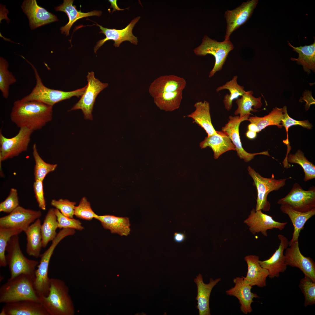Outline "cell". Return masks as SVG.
Segmentation results:
<instances>
[{"instance_id": "4fadbf2b", "label": "cell", "mask_w": 315, "mask_h": 315, "mask_svg": "<svg viewBox=\"0 0 315 315\" xmlns=\"http://www.w3.org/2000/svg\"><path fill=\"white\" fill-rule=\"evenodd\" d=\"M41 216L40 210L26 209L19 206L8 215L0 218V228L20 229L24 232Z\"/></svg>"}, {"instance_id": "f35d334b", "label": "cell", "mask_w": 315, "mask_h": 315, "mask_svg": "<svg viewBox=\"0 0 315 315\" xmlns=\"http://www.w3.org/2000/svg\"><path fill=\"white\" fill-rule=\"evenodd\" d=\"M8 64L3 57L0 58V90L5 98H8L10 86L15 83L16 79L8 69Z\"/></svg>"}, {"instance_id": "bcb514c9", "label": "cell", "mask_w": 315, "mask_h": 315, "mask_svg": "<svg viewBox=\"0 0 315 315\" xmlns=\"http://www.w3.org/2000/svg\"><path fill=\"white\" fill-rule=\"evenodd\" d=\"M19 206L17 190L12 188L7 197L0 203V211L9 214Z\"/></svg>"}, {"instance_id": "f546056e", "label": "cell", "mask_w": 315, "mask_h": 315, "mask_svg": "<svg viewBox=\"0 0 315 315\" xmlns=\"http://www.w3.org/2000/svg\"><path fill=\"white\" fill-rule=\"evenodd\" d=\"M101 222L105 229L109 230L111 233L120 236H127L131 231L129 218L110 215H98L95 218Z\"/></svg>"}, {"instance_id": "7bdbcfd3", "label": "cell", "mask_w": 315, "mask_h": 315, "mask_svg": "<svg viewBox=\"0 0 315 315\" xmlns=\"http://www.w3.org/2000/svg\"><path fill=\"white\" fill-rule=\"evenodd\" d=\"M74 215L79 218L87 220L95 219L98 216L93 211L90 203L85 197L82 198L78 205L75 206Z\"/></svg>"}, {"instance_id": "44dd1931", "label": "cell", "mask_w": 315, "mask_h": 315, "mask_svg": "<svg viewBox=\"0 0 315 315\" xmlns=\"http://www.w3.org/2000/svg\"><path fill=\"white\" fill-rule=\"evenodd\" d=\"M0 315H49L39 302L24 300L5 304Z\"/></svg>"}, {"instance_id": "4316f807", "label": "cell", "mask_w": 315, "mask_h": 315, "mask_svg": "<svg viewBox=\"0 0 315 315\" xmlns=\"http://www.w3.org/2000/svg\"><path fill=\"white\" fill-rule=\"evenodd\" d=\"M195 110L187 116L192 118L193 122L201 127L206 131L209 136L218 134V131H216L212 124L210 112L209 103L205 101L196 102L194 106Z\"/></svg>"}, {"instance_id": "52a82bcc", "label": "cell", "mask_w": 315, "mask_h": 315, "mask_svg": "<svg viewBox=\"0 0 315 315\" xmlns=\"http://www.w3.org/2000/svg\"><path fill=\"white\" fill-rule=\"evenodd\" d=\"M247 170L248 174L253 179L257 192L255 210L269 211L271 205L267 200L268 194L272 191L278 190L283 187L286 184V181L291 178V177L276 179L274 178L273 174L271 178H266L262 176L249 166H248Z\"/></svg>"}, {"instance_id": "ffe728a7", "label": "cell", "mask_w": 315, "mask_h": 315, "mask_svg": "<svg viewBox=\"0 0 315 315\" xmlns=\"http://www.w3.org/2000/svg\"><path fill=\"white\" fill-rule=\"evenodd\" d=\"M233 281L235 286L226 291V294L237 298L240 304L242 312L247 314L252 311L251 304L254 301L253 298H259L258 295L251 292L252 286L245 283L243 277H237Z\"/></svg>"}, {"instance_id": "7c38bea8", "label": "cell", "mask_w": 315, "mask_h": 315, "mask_svg": "<svg viewBox=\"0 0 315 315\" xmlns=\"http://www.w3.org/2000/svg\"><path fill=\"white\" fill-rule=\"evenodd\" d=\"M258 3V0H248L232 10L225 11L227 26L224 41L229 40L232 33L249 20Z\"/></svg>"}, {"instance_id": "484cf974", "label": "cell", "mask_w": 315, "mask_h": 315, "mask_svg": "<svg viewBox=\"0 0 315 315\" xmlns=\"http://www.w3.org/2000/svg\"><path fill=\"white\" fill-rule=\"evenodd\" d=\"M201 148L209 147L214 152V158L218 159L224 153L229 150H236L235 146L227 134L223 131H218V134L205 137L200 144Z\"/></svg>"}, {"instance_id": "ac0fdd59", "label": "cell", "mask_w": 315, "mask_h": 315, "mask_svg": "<svg viewBox=\"0 0 315 315\" xmlns=\"http://www.w3.org/2000/svg\"><path fill=\"white\" fill-rule=\"evenodd\" d=\"M278 237L280 243L273 255L268 259L259 261L261 266L268 271V276L271 279L279 277L280 273L284 272L287 266L284 251L288 247L289 242L287 238L282 234L278 235Z\"/></svg>"}, {"instance_id": "7a4b0ae2", "label": "cell", "mask_w": 315, "mask_h": 315, "mask_svg": "<svg viewBox=\"0 0 315 315\" xmlns=\"http://www.w3.org/2000/svg\"><path fill=\"white\" fill-rule=\"evenodd\" d=\"M40 302L49 315H74V304L68 288L63 281L50 278L49 291L46 296L39 297Z\"/></svg>"}, {"instance_id": "e575fe53", "label": "cell", "mask_w": 315, "mask_h": 315, "mask_svg": "<svg viewBox=\"0 0 315 315\" xmlns=\"http://www.w3.org/2000/svg\"><path fill=\"white\" fill-rule=\"evenodd\" d=\"M283 108L276 107L267 115L263 117H250L248 121L257 126L258 132L267 126L275 125L281 128L283 126L280 124L283 118Z\"/></svg>"}, {"instance_id": "cb8c5ba5", "label": "cell", "mask_w": 315, "mask_h": 315, "mask_svg": "<svg viewBox=\"0 0 315 315\" xmlns=\"http://www.w3.org/2000/svg\"><path fill=\"white\" fill-rule=\"evenodd\" d=\"M221 280L220 278L214 280L210 279L209 283H204L202 276L199 274L194 280L197 287V295L196 299L197 301V308L198 309L199 315H210L209 306V298L211 290Z\"/></svg>"}, {"instance_id": "816d5d0a", "label": "cell", "mask_w": 315, "mask_h": 315, "mask_svg": "<svg viewBox=\"0 0 315 315\" xmlns=\"http://www.w3.org/2000/svg\"><path fill=\"white\" fill-rule=\"evenodd\" d=\"M256 132L248 130L246 133V135L249 139H253L256 137Z\"/></svg>"}, {"instance_id": "5b68a950", "label": "cell", "mask_w": 315, "mask_h": 315, "mask_svg": "<svg viewBox=\"0 0 315 315\" xmlns=\"http://www.w3.org/2000/svg\"><path fill=\"white\" fill-rule=\"evenodd\" d=\"M26 60L30 64L34 70L36 83L32 92L22 99V100L37 101L53 106L57 103L72 97H79L84 93L87 85L81 88L68 92L54 90L46 87L43 84L36 68Z\"/></svg>"}, {"instance_id": "9a60e30c", "label": "cell", "mask_w": 315, "mask_h": 315, "mask_svg": "<svg viewBox=\"0 0 315 315\" xmlns=\"http://www.w3.org/2000/svg\"><path fill=\"white\" fill-rule=\"evenodd\" d=\"M262 211H256L253 208L248 217L244 221L253 235L260 232L264 236L267 237V230L275 228L281 230L288 223L287 222L276 221L272 217L263 213Z\"/></svg>"}, {"instance_id": "8992f818", "label": "cell", "mask_w": 315, "mask_h": 315, "mask_svg": "<svg viewBox=\"0 0 315 315\" xmlns=\"http://www.w3.org/2000/svg\"><path fill=\"white\" fill-rule=\"evenodd\" d=\"M18 235L13 236L6 248V259L10 274L13 278L22 274L35 276L36 267L39 262L29 259L23 254L20 248Z\"/></svg>"}, {"instance_id": "8fae6325", "label": "cell", "mask_w": 315, "mask_h": 315, "mask_svg": "<svg viewBox=\"0 0 315 315\" xmlns=\"http://www.w3.org/2000/svg\"><path fill=\"white\" fill-rule=\"evenodd\" d=\"M87 78L88 83L84 93L79 101L69 111L81 109L85 119L92 120V112L96 98L98 94L108 85L96 78L94 72L92 71L88 72Z\"/></svg>"}, {"instance_id": "ba28073f", "label": "cell", "mask_w": 315, "mask_h": 315, "mask_svg": "<svg viewBox=\"0 0 315 315\" xmlns=\"http://www.w3.org/2000/svg\"><path fill=\"white\" fill-rule=\"evenodd\" d=\"M234 48V45L230 40L219 42L206 35L204 36L202 43L194 49V52L198 56L211 54L214 56V65L209 76V77L211 78L217 71L222 69L229 53Z\"/></svg>"}, {"instance_id": "e0dca14e", "label": "cell", "mask_w": 315, "mask_h": 315, "mask_svg": "<svg viewBox=\"0 0 315 315\" xmlns=\"http://www.w3.org/2000/svg\"><path fill=\"white\" fill-rule=\"evenodd\" d=\"M140 18V16L134 18L125 28L120 30L104 28L97 24L101 30L99 33L104 34L106 37L97 43L94 48V52L96 53L97 50L106 41L109 40L114 41L113 45L116 47H119L122 42L125 41H129L131 43L136 45L138 42L137 38L133 35L132 30Z\"/></svg>"}, {"instance_id": "f1b7e54d", "label": "cell", "mask_w": 315, "mask_h": 315, "mask_svg": "<svg viewBox=\"0 0 315 315\" xmlns=\"http://www.w3.org/2000/svg\"><path fill=\"white\" fill-rule=\"evenodd\" d=\"M41 225L40 219H38L24 232L27 237L26 253L29 256L36 258L39 257L43 247Z\"/></svg>"}, {"instance_id": "ab89813d", "label": "cell", "mask_w": 315, "mask_h": 315, "mask_svg": "<svg viewBox=\"0 0 315 315\" xmlns=\"http://www.w3.org/2000/svg\"><path fill=\"white\" fill-rule=\"evenodd\" d=\"M23 231L20 229L0 228V266L6 267V250L8 242L13 236L19 235Z\"/></svg>"}, {"instance_id": "60d3db41", "label": "cell", "mask_w": 315, "mask_h": 315, "mask_svg": "<svg viewBox=\"0 0 315 315\" xmlns=\"http://www.w3.org/2000/svg\"><path fill=\"white\" fill-rule=\"evenodd\" d=\"M299 287L303 293L305 307L315 304V282L304 276L300 281Z\"/></svg>"}, {"instance_id": "8d00e7d4", "label": "cell", "mask_w": 315, "mask_h": 315, "mask_svg": "<svg viewBox=\"0 0 315 315\" xmlns=\"http://www.w3.org/2000/svg\"><path fill=\"white\" fill-rule=\"evenodd\" d=\"M287 160L288 163L297 164L302 167L304 172V181L315 178V165L307 160L303 152L300 149L297 150L295 154L288 155Z\"/></svg>"}, {"instance_id": "ee69618b", "label": "cell", "mask_w": 315, "mask_h": 315, "mask_svg": "<svg viewBox=\"0 0 315 315\" xmlns=\"http://www.w3.org/2000/svg\"><path fill=\"white\" fill-rule=\"evenodd\" d=\"M59 229L70 228L79 230L84 229L81 222L78 220L67 217L63 215L57 209H55Z\"/></svg>"}, {"instance_id": "603a6c76", "label": "cell", "mask_w": 315, "mask_h": 315, "mask_svg": "<svg viewBox=\"0 0 315 315\" xmlns=\"http://www.w3.org/2000/svg\"><path fill=\"white\" fill-rule=\"evenodd\" d=\"M244 260L248 266L246 276H242L244 282L252 286L256 285L260 287L265 286L266 279L269 273L266 269L260 265L259 256L250 255L246 256Z\"/></svg>"}, {"instance_id": "83f0119b", "label": "cell", "mask_w": 315, "mask_h": 315, "mask_svg": "<svg viewBox=\"0 0 315 315\" xmlns=\"http://www.w3.org/2000/svg\"><path fill=\"white\" fill-rule=\"evenodd\" d=\"M73 0H64L62 4L55 8L56 11L65 12L69 18L68 23L60 28L61 33L66 34V36L69 34L71 28L77 20L90 16H99L102 14V11L99 10H94L86 13L82 12L80 10L78 11L76 6L73 5Z\"/></svg>"}, {"instance_id": "b9f144b4", "label": "cell", "mask_w": 315, "mask_h": 315, "mask_svg": "<svg viewBox=\"0 0 315 315\" xmlns=\"http://www.w3.org/2000/svg\"><path fill=\"white\" fill-rule=\"evenodd\" d=\"M283 109L284 113L283 118L281 120V123L282 124V126L285 128L287 136V139L286 140L283 141V142L287 145V152H289L291 148L289 146L288 141V131L289 128L292 126L299 125L304 128L311 129L312 128V125L307 120H297L290 117L288 113L286 106H284Z\"/></svg>"}, {"instance_id": "f907efd6", "label": "cell", "mask_w": 315, "mask_h": 315, "mask_svg": "<svg viewBox=\"0 0 315 315\" xmlns=\"http://www.w3.org/2000/svg\"><path fill=\"white\" fill-rule=\"evenodd\" d=\"M248 127L249 130L254 132L256 133L258 132V127L256 124L251 123L248 125Z\"/></svg>"}, {"instance_id": "30bf717a", "label": "cell", "mask_w": 315, "mask_h": 315, "mask_svg": "<svg viewBox=\"0 0 315 315\" xmlns=\"http://www.w3.org/2000/svg\"><path fill=\"white\" fill-rule=\"evenodd\" d=\"M277 203L288 204L293 209L299 212L309 211L315 208V187H311L305 190L295 183L288 194L279 199Z\"/></svg>"}, {"instance_id": "2e32d148", "label": "cell", "mask_w": 315, "mask_h": 315, "mask_svg": "<svg viewBox=\"0 0 315 315\" xmlns=\"http://www.w3.org/2000/svg\"><path fill=\"white\" fill-rule=\"evenodd\" d=\"M285 253L286 262L287 265L298 268L304 276L310 278L315 282V262L310 257H306L301 253L298 241L289 245Z\"/></svg>"}, {"instance_id": "836d02e7", "label": "cell", "mask_w": 315, "mask_h": 315, "mask_svg": "<svg viewBox=\"0 0 315 315\" xmlns=\"http://www.w3.org/2000/svg\"><path fill=\"white\" fill-rule=\"evenodd\" d=\"M253 92L250 91H245L241 98L236 100L238 108L235 112V115H239V118H242L248 114H250L251 111H253L252 107L255 109L260 108L262 104L260 97L256 98L253 96Z\"/></svg>"}, {"instance_id": "c3c4849f", "label": "cell", "mask_w": 315, "mask_h": 315, "mask_svg": "<svg viewBox=\"0 0 315 315\" xmlns=\"http://www.w3.org/2000/svg\"><path fill=\"white\" fill-rule=\"evenodd\" d=\"M186 236L185 234L181 232H176L174 234V239L178 243H181L185 239Z\"/></svg>"}, {"instance_id": "681fc988", "label": "cell", "mask_w": 315, "mask_h": 315, "mask_svg": "<svg viewBox=\"0 0 315 315\" xmlns=\"http://www.w3.org/2000/svg\"><path fill=\"white\" fill-rule=\"evenodd\" d=\"M108 1L111 3V6L110 8H113V10L112 11V13L114 11L116 10H123L125 9H127L128 8L126 9H122L120 8L118 6L117 4V0H109Z\"/></svg>"}, {"instance_id": "277c9868", "label": "cell", "mask_w": 315, "mask_h": 315, "mask_svg": "<svg viewBox=\"0 0 315 315\" xmlns=\"http://www.w3.org/2000/svg\"><path fill=\"white\" fill-rule=\"evenodd\" d=\"M70 229H62L57 233L49 247L40 255V260L35 272L34 286L39 297L46 296L49 293L50 279L48 276L49 262L54 250L60 242L66 237L72 235Z\"/></svg>"}, {"instance_id": "9c48e42d", "label": "cell", "mask_w": 315, "mask_h": 315, "mask_svg": "<svg viewBox=\"0 0 315 315\" xmlns=\"http://www.w3.org/2000/svg\"><path fill=\"white\" fill-rule=\"evenodd\" d=\"M33 132L22 127L14 136L7 138L0 132V162L18 156L22 152L26 151Z\"/></svg>"}, {"instance_id": "5bb4252c", "label": "cell", "mask_w": 315, "mask_h": 315, "mask_svg": "<svg viewBox=\"0 0 315 315\" xmlns=\"http://www.w3.org/2000/svg\"><path fill=\"white\" fill-rule=\"evenodd\" d=\"M250 115H247L242 118H239V116H230L228 123L222 128V131L227 134L235 146V150L238 156L240 159H244L246 162L250 161L257 155L270 156L268 151L251 153L246 152L242 147L239 135V127L242 122L248 120Z\"/></svg>"}, {"instance_id": "4dcf8cb0", "label": "cell", "mask_w": 315, "mask_h": 315, "mask_svg": "<svg viewBox=\"0 0 315 315\" xmlns=\"http://www.w3.org/2000/svg\"><path fill=\"white\" fill-rule=\"evenodd\" d=\"M288 45L299 55L298 58L291 57L293 61H296L297 64L301 65L304 71L307 74L311 73V70L315 71V41L313 44L304 46L295 47L288 41Z\"/></svg>"}, {"instance_id": "7dc6e473", "label": "cell", "mask_w": 315, "mask_h": 315, "mask_svg": "<svg viewBox=\"0 0 315 315\" xmlns=\"http://www.w3.org/2000/svg\"><path fill=\"white\" fill-rule=\"evenodd\" d=\"M33 184L35 196L39 208L43 210H46V204L44 197L43 181L36 180Z\"/></svg>"}, {"instance_id": "7402d4cb", "label": "cell", "mask_w": 315, "mask_h": 315, "mask_svg": "<svg viewBox=\"0 0 315 315\" xmlns=\"http://www.w3.org/2000/svg\"><path fill=\"white\" fill-rule=\"evenodd\" d=\"M186 81L182 77L174 75L160 76L150 84L149 93L152 97L163 92L183 91L186 86Z\"/></svg>"}, {"instance_id": "6da1fadb", "label": "cell", "mask_w": 315, "mask_h": 315, "mask_svg": "<svg viewBox=\"0 0 315 315\" xmlns=\"http://www.w3.org/2000/svg\"><path fill=\"white\" fill-rule=\"evenodd\" d=\"M52 107L37 101L17 100L14 103L10 120L20 128L25 127L34 132L51 120Z\"/></svg>"}, {"instance_id": "d4e9b609", "label": "cell", "mask_w": 315, "mask_h": 315, "mask_svg": "<svg viewBox=\"0 0 315 315\" xmlns=\"http://www.w3.org/2000/svg\"><path fill=\"white\" fill-rule=\"evenodd\" d=\"M281 211L287 214L290 218L294 227V231L291 239L289 242V245L298 241L300 234L303 229L307 221L315 215V208L305 212H302L293 209L286 204H281Z\"/></svg>"}, {"instance_id": "d590c367", "label": "cell", "mask_w": 315, "mask_h": 315, "mask_svg": "<svg viewBox=\"0 0 315 315\" xmlns=\"http://www.w3.org/2000/svg\"><path fill=\"white\" fill-rule=\"evenodd\" d=\"M238 76H234L232 79L227 82L224 85L219 86L216 89L218 92L224 89L228 90L230 94H227L224 97L223 103L225 108L228 111H230L232 106V102L235 99H238L242 96L245 92L244 87L238 84L237 82Z\"/></svg>"}, {"instance_id": "3957f363", "label": "cell", "mask_w": 315, "mask_h": 315, "mask_svg": "<svg viewBox=\"0 0 315 315\" xmlns=\"http://www.w3.org/2000/svg\"><path fill=\"white\" fill-rule=\"evenodd\" d=\"M35 276L22 274L9 278L0 288V303L5 304L24 300L40 302L34 286Z\"/></svg>"}, {"instance_id": "1f68e13d", "label": "cell", "mask_w": 315, "mask_h": 315, "mask_svg": "<svg viewBox=\"0 0 315 315\" xmlns=\"http://www.w3.org/2000/svg\"><path fill=\"white\" fill-rule=\"evenodd\" d=\"M182 91L163 92L152 97L156 105L161 110L172 111L180 107L182 99Z\"/></svg>"}, {"instance_id": "d6986e66", "label": "cell", "mask_w": 315, "mask_h": 315, "mask_svg": "<svg viewBox=\"0 0 315 315\" xmlns=\"http://www.w3.org/2000/svg\"><path fill=\"white\" fill-rule=\"evenodd\" d=\"M21 7L28 18L32 29L58 20L55 15L39 6L36 0L24 1Z\"/></svg>"}, {"instance_id": "f6af8a7d", "label": "cell", "mask_w": 315, "mask_h": 315, "mask_svg": "<svg viewBox=\"0 0 315 315\" xmlns=\"http://www.w3.org/2000/svg\"><path fill=\"white\" fill-rule=\"evenodd\" d=\"M51 204L59 210L64 216L72 218L74 215V210L76 203L67 199L52 200Z\"/></svg>"}, {"instance_id": "74e56055", "label": "cell", "mask_w": 315, "mask_h": 315, "mask_svg": "<svg viewBox=\"0 0 315 315\" xmlns=\"http://www.w3.org/2000/svg\"><path fill=\"white\" fill-rule=\"evenodd\" d=\"M32 149V154L35 162L34 169L35 180H40L43 181L48 173L55 170L57 165L45 162L39 154L36 144H34Z\"/></svg>"}, {"instance_id": "d6a6232c", "label": "cell", "mask_w": 315, "mask_h": 315, "mask_svg": "<svg viewBox=\"0 0 315 315\" xmlns=\"http://www.w3.org/2000/svg\"><path fill=\"white\" fill-rule=\"evenodd\" d=\"M58 228V223L55 209L50 208L48 211L41 225L43 247H46L50 242L55 238L57 234L56 230Z\"/></svg>"}]
</instances>
